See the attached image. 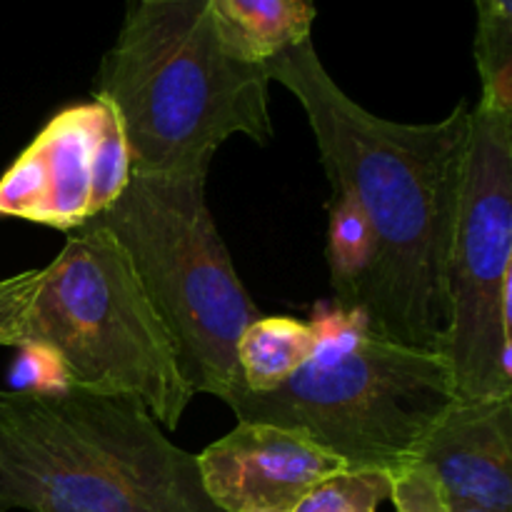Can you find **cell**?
I'll return each mask as SVG.
<instances>
[{"label": "cell", "mask_w": 512, "mask_h": 512, "mask_svg": "<svg viewBox=\"0 0 512 512\" xmlns=\"http://www.w3.org/2000/svg\"><path fill=\"white\" fill-rule=\"evenodd\" d=\"M265 68L303 105L335 200L355 210L368 235L370 263L348 310L380 338L445 358L470 110L460 103L438 123L368 113L330 78L313 40Z\"/></svg>", "instance_id": "cell-1"}, {"label": "cell", "mask_w": 512, "mask_h": 512, "mask_svg": "<svg viewBox=\"0 0 512 512\" xmlns=\"http://www.w3.org/2000/svg\"><path fill=\"white\" fill-rule=\"evenodd\" d=\"M270 75L220 38L208 0H128L95 98L118 115L130 173L208 178L233 135L273 140Z\"/></svg>", "instance_id": "cell-2"}, {"label": "cell", "mask_w": 512, "mask_h": 512, "mask_svg": "<svg viewBox=\"0 0 512 512\" xmlns=\"http://www.w3.org/2000/svg\"><path fill=\"white\" fill-rule=\"evenodd\" d=\"M223 512L140 400L0 390V512Z\"/></svg>", "instance_id": "cell-3"}, {"label": "cell", "mask_w": 512, "mask_h": 512, "mask_svg": "<svg viewBox=\"0 0 512 512\" xmlns=\"http://www.w3.org/2000/svg\"><path fill=\"white\" fill-rule=\"evenodd\" d=\"M310 323L318 340L303 368L268 393H230L238 423L298 430L348 470L390 475L413 463L455 403L443 355L380 338L333 300L315 305Z\"/></svg>", "instance_id": "cell-4"}, {"label": "cell", "mask_w": 512, "mask_h": 512, "mask_svg": "<svg viewBox=\"0 0 512 512\" xmlns=\"http://www.w3.org/2000/svg\"><path fill=\"white\" fill-rule=\"evenodd\" d=\"M208 178L133 175L100 215L173 343L195 395L240 388L238 340L260 310L243 288L205 200Z\"/></svg>", "instance_id": "cell-5"}, {"label": "cell", "mask_w": 512, "mask_h": 512, "mask_svg": "<svg viewBox=\"0 0 512 512\" xmlns=\"http://www.w3.org/2000/svg\"><path fill=\"white\" fill-rule=\"evenodd\" d=\"M23 345L50 350L68 388L140 400L165 430L178 428L195 395L170 335L100 220L73 230L43 268Z\"/></svg>", "instance_id": "cell-6"}, {"label": "cell", "mask_w": 512, "mask_h": 512, "mask_svg": "<svg viewBox=\"0 0 512 512\" xmlns=\"http://www.w3.org/2000/svg\"><path fill=\"white\" fill-rule=\"evenodd\" d=\"M512 108L480 100L448 268L445 363L458 400L512 398Z\"/></svg>", "instance_id": "cell-7"}, {"label": "cell", "mask_w": 512, "mask_h": 512, "mask_svg": "<svg viewBox=\"0 0 512 512\" xmlns=\"http://www.w3.org/2000/svg\"><path fill=\"white\" fill-rule=\"evenodd\" d=\"M130 180L118 115L100 98L48 120L0 178V215L73 230L98 220Z\"/></svg>", "instance_id": "cell-8"}, {"label": "cell", "mask_w": 512, "mask_h": 512, "mask_svg": "<svg viewBox=\"0 0 512 512\" xmlns=\"http://www.w3.org/2000/svg\"><path fill=\"white\" fill-rule=\"evenodd\" d=\"M195 458L223 512H290L310 488L348 470L298 430L265 423H238Z\"/></svg>", "instance_id": "cell-9"}, {"label": "cell", "mask_w": 512, "mask_h": 512, "mask_svg": "<svg viewBox=\"0 0 512 512\" xmlns=\"http://www.w3.org/2000/svg\"><path fill=\"white\" fill-rule=\"evenodd\" d=\"M413 463L438 480L448 503L512 512V398H455Z\"/></svg>", "instance_id": "cell-10"}, {"label": "cell", "mask_w": 512, "mask_h": 512, "mask_svg": "<svg viewBox=\"0 0 512 512\" xmlns=\"http://www.w3.org/2000/svg\"><path fill=\"white\" fill-rule=\"evenodd\" d=\"M223 43L250 63L265 65L288 48L313 40L310 0H208Z\"/></svg>", "instance_id": "cell-11"}, {"label": "cell", "mask_w": 512, "mask_h": 512, "mask_svg": "<svg viewBox=\"0 0 512 512\" xmlns=\"http://www.w3.org/2000/svg\"><path fill=\"white\" fill-rule=\"evenodd\" d=\"M315 340L318 335H315L310 320L260 315L245 328L238 340V390L268 393V390L283 385L295 370L308 363Z\"/></svg>", "instance_id": "cell-12"}, {"label": "cell", "mask_w": 512, "mask_h": 512, "mask_svg": "<svg viewBox=\"0 0 512 512\" xmlns=\"http://www.w3.org/2000/svg\"><path fill=\"white\" fill-rule=\"evenodd\" d=\"M390 500V475L380 470H343L310 488L290 512H378Z\"/></svg>", "instance_id": "cell-13"}, {"label": "cell", "mask_w": 512, "mask_h": 512, "mask_svg": "<svg viewBox=\"0 0 512 512\" xmlns=\"http://www.w3.org/2000/svg\"><path fill=\"white\" fill-rule=\"evenodd\" d=\"M390 503L395 512H450L438 480L418 463H408L390 473Z\"/></svg>", "instance_id": "cell-14"}, {"label": "cell", "mask_w": 512, "mask_h": 512, "mask_svg": "<svg viewBox=\"0 0 512 512\" xmlns=\"http://www.w3.org/2000/svg\"><path fill=\"white\" fill-rule=\"evenodd\" d=\"M40 273L43 268L0 280V348H20L25 315L40 285Z\"/></svg>", "instance_id": "cell-15"}, {"label": "cell", "mask_w": 512, "mask_h": 512, "mask_svg": "<svg viewBox=\"0 0 512 512\" xmlns=\"http://www.w3.org/2000/svg\"><path fill=\"white\" fill-rule=\"evenodd\" d=\"M20 358L15 363L13 373H10V383L13 390H23V393H53V390L68 388L65 375L60 363L50 350L40 348V345H23Z\"/></svg>", "instance_id": "cell-16"}, {"label": "cell", "mask_w": 512, "mask_h": 512, "mask_svg": "<svg viewBox=\"0 0 512 512\" xmlns=\"http://www.w3.org/2000/svg\"><path fill=\"white\" fill-rule=\"evenodd\" d=\"M478 23L512 25V0H475Z\"/></svg>", "instance_id": "cell-17"}, {"label": "cell", "mask_w": 512, "mask_h": 512, "mask_svg": "<svg viewBox=\"0 0 512 512\" xmlns=\"http://www.w3.org/2000/svg\"><path fill=\"white\" fill-rule=\"evenodd\" d=\"M450 512H493V510H483V508H475V505H463V503H450Z\"/></svg>", "instance_id": "cell-18"}]
</instances>
